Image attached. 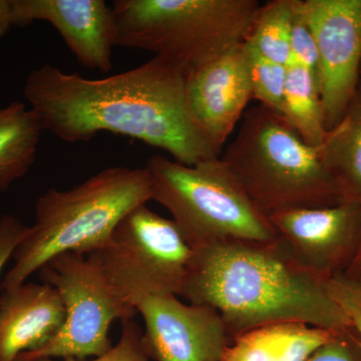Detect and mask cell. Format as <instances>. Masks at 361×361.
Here are the masks:
<instances>
[{
    "instance_id": "1",
    "label": "cell",
    "mask_w": 361,
    "mask_h": 361,
    "mask_svg": "<svg viewBox=\"0 0 361 361\" xmlns=\"http://www.w3.org/2000/svg\"><path fill=\"white\" fill-rule=\"evenodd\" d=\"M23 94L42 129L65 142L109 132L163 149L183 165L221 156L190 109L187 75L163 59L99 80L47 63L27 75Z\"/></svg>"
},
{
    "instance_id": "8",
    "label": "cell",
    "mask_w": 361,
    "mask_h": 361,
    "mask_svg": "<svg viewBox=\"0 0 361 361\" xmlns=\"http://www.w3.org/2000/svg\"><path fill=\"white\" fill-rule=\"evenodd\" d=\"M37 273L44 283L58 290L65 306V322L47 345L21 353L16 360L99 357L113 348L109 337L113 322L132 319L137 313L116 295L94 253L59 254Z\"/></svg>"
},
{
    "instance_id": "14",
    "label": "cell",
    "mask_w": 361,
    "mask_h": 361,
    "mask_svg": "<svg viewBox=\"0 0 361 361\" xmlns=\"http://www.w3.org/2000/svg\"><path fill=\"white\" fill-rule=\"evenodd\" d=\"M66 310L51 285L23 283L0 296V361L39 350L63 327Z\"/></svg>"
},
{
    "instance_id": "20",
    "label": "cell",
    "mask_w": 361,
    "mask_h": 361,
    "mask_svg": "<svg viewBox=\"0 0 361 361\" xmlns=\"http://www.w3.org/2000/svg\"><path fill=\"white\" fill-rule=\"evenodd\" d=\"M245 47L253 99H257L260 106L281 116L287 66L269 61L246 42Z\"/></svg>"
},
{
    "instance_id": "11",
    "label": "cell",
    "mask_w": 361,
    "mask_h": 361,
    "mask_svg": "<svg viewBox=\"0 0 361 361\" xmlns=\"http://www.w3.org/2000/svg\"><path fill=\"white\" fill-rule=\"evenodd\" d=\"M137 312L145 322V350L154 361H221L232 341L219 312L205 304L149 296Z\"/></svg>"
},
{
    "instance_id": "6",
    "label": "cell",
    "mask_w": 361,
    "mask_h": 361,
    "mask_svg": "<svg viewBox=\"0 0 361 361\" xmlns=\"http://www.w3.org/2000/svg\"><path fill=\"white\" fill-rule=\"evenodd\" d=\"M145 168L153 185V200L167 209L194 249L229 240L278 238L269 218L221 158L186 166L153 156Z\"/></svg>"
},
{
    "instance_id": "27",
    "label": "cell",
    "mask_w": 361,
    "mask_h": 361,
    "mask_svg": "<svg viewBox=\"0 0 361 361\" xmlns=\"http://www.w3.org/2000/svg\"><path fill=\"white\" fill-rule=\"evenodd\" d=\"M342 275L350 278V279L356 280V281H361V239L355 259H353L346 272Z\"/></svg>"
},
{
    "instance_id": "9",
    "label": "cell",
    "mask_w": 361,
    "mask_h": 361,
    "mask_svg": "<svg viewBox=\"0 0 361 361\" xmlns=\"http://www.w3.org/2000/svg\"><path fill=\"white\" fill-rule=\"evenodd\" d=\"M319 59V90L329 132L355 97L361 70V0H296Z\"/></svg>"
},
{
    "instance_id": "24",
    "label": "cell",
    "mask_w": 361,
    "mask_h": 361,
    "mask_svg": "<svg viewBox=\"0 0 361 361\" xmlns=\"http://www.w3.org/2000/svg\"><path fill=\"white\" fill-rule=\"evenodd\" d=\"M306 361H361V348L353 330L337 332Z\"/></svg>"
},
{
    "instance_id": "18",
    "label": "cell",
    "mask_w": 361,
    "mask_h": 361,
    "mask_svg": "<svg viewBox=\"0 0 361 361\" xmlns=\"http://www.w3.org/2000/svg\"><path fill=\"white\" fill-rule=\"evenodd\" d=\"M281 118L310 146H322L329 133L318 78L297 63L287 66Z\"/></svg>"
},
{
    "instance_id": "13",
    "label": "cell",
    "mask_w": 361,
    "mask_h": 361,
    "mask_svg": "<svg viewBox=\"0 0 361 361\" xmlns=\"http://www.w3.org/2000/svg\"><path fill=\"white\" fill-rule=\"evenodd\" d=\"M187 94L195 120L222 153L253 99L245 42L190 73Z\"/></svg>"
},
{
    "instance_id": "12",
    "label": "cell",
    "mask_w": 361,
    "mask_h": 361,
    "mask_svg": "<svg viewBox=\"0 0 361 361\" xmlns=\"http://www.w3.org/2000/svg\"><path fill=\"white\" fill-rule=\"evenodd\" d=\"M13 13L18 27L35 21L54 26L85 68L113 70L118 35L113 9L104 0H13Z\"/></svg>"
},
{
    "instance_id": "28",
    "label": "cell",
    "mask_w": 361,
    "mask_h": 361,
    "mask_svg": "<svg viewBox=\"0 0 361 361\" xmlns=\"http://www.w3.org/2000/svg\"><path fill=\"white\" fill-rule=\"evenodd\" d=\"M361 92V70H360V84H358V89Z\"/></svg>"
},
{
    "instance_id": "21",
    "label": "cell",
    "mask_w": 361,
    "mask_h": 361,
    "mask_svg": "<svg viewBox=\"0 0 361 361\" xmlns=\"http://www.w3.org/2000/svg\"><path fill=\"white\" fill-rule=\"evenodd\" d=\"M122 334L116 345L104 353V355L94 357L89 361H149V356L142 344V329L140 325L132 319L123 322ZM16 361H85L75 358L54 360L52 358H39V360Z\"/></svg>"
},
{
    "instance_id": "15",
    "label": "cell",
    "mask_w": 361,
    "mask_h": 361,
    "mask_svg": "<svg viewBox=\"0 0 361 361\" xmlns=\"http://www.w3.org/2000/svg\"><path fill=\"white\" fill-rule=\"evenodd\" d=\"M337 331L301 322H278L232 339L221 361H306Z\"/></svg>"
},
{
    "instance_id": "2",
    "label": "cell",
    "mask_w": 361,
    "mask_h": 361,
    "mask_svg": "<svg viewBox=\"0 0 361 361\" xmlns=\"http://www.w3.org/2000/svg\"><path fill=\"white\" fill-rule=\"evenodd\" d=\"M180 296L219 312L230 338L278 322L353 330L329 281L299 264L282 240H229L194 249Z\"/></svg>"
},
{
    "instance_id": "26",
    "label": "cell",
    "mask_w": 361,
    "mask_h": 361,
    "mask_svg": "<svg viewBox=\"0 0 361 361\" xmlns=\"http://www.w3.org/2000/svg\"><path fill=\"white\" fill-rule=\"evenodd\" d=\"M14 26L13 0H0V39Z\"/></svg>"
},
{
    "instance_id": "16",
    "label": "cell",
    "mask_w": 361,
    "mask_h": 361,
    "mask_svg": "<svg viewBox=\"0 0 361 361\" xmlns=\"http://www.w3.org/2000/svg\"><path fill=\"white\" fill-rule=\"evenodd\" d=\"M42 132L39 118L28 104L16 101L0 108V194L30 172Z\"/></svg>"
},
{
    "instance_id": "3",
    "label": "cell",
    "mask_w": 361,
    "mask_h": 361,
    "mask_svg": "<svg viewBox=\"0 0 361 361\" xmlns=\"http://www.w3.org/2000/svg\"><path fill=\"white\" fill-rule=\"evenodd\" d=\"M153 195L146 168L122 166L104 169L71 189L47 190L37 199L35 223L16 247L0 289L25 283L59 254L99 250L121 221Z\"/></svg>"
},
{
    "instance_id": "7",
    "label": "cell",
    "mask_w": 361,
    "mask_h": 361,
    "mask_svg": "<svg viewBox=\"0 0 361 361\" xmlns=\"http://www.w3.org/2000/svg\"><path fill=\"white\" fill-rule=\"evenodd\" d=\"M106 280L126 306L137 311L149 296H180L194 248L172 219L147 205L128 214L99 250Z\"/></svg>"
},
{
    "instance_id": "25",
    "label": "cell",
    "mask_w": 361,
    "mask_h": 361,
    "mask_svg": "<svg viewBox=\"0 0 361 361\" xmlns=\"http://www.w3.org/2000/svg\"><path fill=\"white\" fill-rule=\"evenodd\" d=\"M28 226L13 215H2L0 217V273L7 261L13 258L16 247L25 238Z\"/></svg>"
},
{
    "instance_id": "22",
    "label": "cell",
    "mask_w": 361,
    "mask_h": 361,
    "mask_svg": "<svg viewBox=\"0 0 361 361\" xmlns=\"http://www.w3.org/2000/svg\"><path fill=\"white\" fill-rule=\"evenodd\" d=\"M329 291L348 316L361 348V281L338 275L329 280Z\"/></svg>"
},
{
    "instance_id": "5",
    "label": "cell",
    "mask_w": 361,
    "mask_h": 361,
    "mask_svg": "<svg viewBox=\"0 0 361 361\" xmlns=\"http://www.w3.org/2000/svg\"><path fill=\"white\" fill-rule=\"evenodd\" d=\"M256 0H116L118 45L152 52L189 75L245 42Z\"/></svg>"
},
{
    "instance_id": "19",
    "label": "cell",
    "mask_w": 361,
    "mask_h": 361,
    "mask_svg": "<svg viewBox=\"0 0 361 361\" xmlns=\"http://www.w3.org/2000/svg\"><path fill=\"white\" fill-rule=\"evenodd\" d=\"M295 0H272L261 4L245 42L261 56L288 66L290 63L292 27L295 18Z\"/></svg>"
},
{
    "instance_id": "4",
    "label": "cell",
    "mask_w": 361,
    "mask_h": 361,
    "mask_svg": "<svg viewBox=\"0 0 361 361\" xmlns=\"http://www.w3.org/2000/svg\"><path fill=\"white\" fill-rule=\"evenodd\" d=\"M221 160L264 215L345 202L323 156L281 116L260 106L246 111Z\"/></svg>"
},
{
    "instance_id": "23",
    "label": "cell",
    "mask_w": 361,
    "mask_h": 361,
    "mask_svg": "<svg viewBox=\"0 0 361 361\" xmlns=\"http://www.w3.org/2000/svg\"><path fill=\"white\" fill-rule=\"evenodd\" d=\"M295 4V18L292 27L290 42V63H297L308 68L318 78L319 84V59L315 39L310 26L299 13Z\"/></svg>"
},
{
    "instance_id": "10",
    "label": "cell",
    "mask_w": 361,
    "mask_h": 361,
    "mask_svg": "<svg viewBox=\"0 0 361 361\" xmlns=\"http://www.w3.org/2000/svg\"><path fill=\"white\" fill-rule=\"evenodd\" d=\"M292 256L322 279L344 274L361 239V204L345 201L324 208L294 209L269 216Z\"/></svg>"
},
{
    "instance_id": "17",
    "label": "cell",
    "mask_w": 361,
    "mask_h": 361,
    "mask_svg": "<svg viewBox=\"0 0 361 361\" xmlns=\"http://www.w3.org/2000/svg\"><path fill=\"white\" fill-rule=\"evenodd\" d=\"M323 156L345 201L361 204V92L322 145Z\"/></svg>"
}]
</instances>
